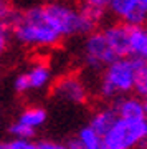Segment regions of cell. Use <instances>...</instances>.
I'll use <instances>...</instances> for the list:
<instances>
[{
  "instance_id": "obj_1",
  "label": "cell",
  "mask_w": 147,
  "mask_h": 149,
  "mask_svg": "<svg viewBox=\"0 0 147 149\" xmlns=\"http://www.w3.org/2000/svg\"><path fill=\"white\" fill-rule=\"evenodd\" d=\"M45 20L56 30L61 38L74 37V35H89L96 32L94 22L84 15L81 7L69 0H51L42 5Z\"/></svg>"
},
{
  "instance_id": "obj_2",
  "label": "cell",
  "mask_w": 147,
  "mask_h": 149,
  "mask_svg": "<svg viewBox=\"0 0 147 149\" xmlns=\"http://www.w3.org/2000/svg\"><path fill=\"white\" fill-rule=\"evenodd\" d=\"M12 35L23 47L53 48L63 38L45 20L42 5L30 7L20 13V18L12 28Z\"/></svg>"
},
{
  "instance_id": "obj_3",
  "label": "cell",
  "mask_w": 147,
  "mask_h": 149,
  "mask_svg": "<svg viewBox=\"0 0 147 149\" xmlns=\"http://www.w3.org/2000/svg\"><path fill=\"white\" fill-rule=\"evenodd\" d=\"M134 58H117L101 71L98 83V96L104 101H116L117 98L134 93Z\"/></svg>"
},
{
  "instance_id": "obj_4",
  "label": "cell",
  "mask_w": 147,
  "mask_h": 149,
  "mask_svg": "<svg viewBox=\"0 0 147 149\" xmlns=\"http://www.w3.org/2000/svg\"><path fill=\"white\" fill-rule=\"evenodd\" d=\"M146 138V119L117 118L109 131L103 136V141H104V149H137Z\"/></svg>"
},
{
  "instance_id": "obj_5",
  "label": "cell",
  "mask_w": 147,
  "mask_h": 149,
  "mask_svg": "<svg viewBox=\"0 0 147 149\" xmlns=\"http://www.w3.org/2000/svg\"><path fill=\"white\" fill-rule=\"evenodd\" d=\"M81 56H83V63L86 65V68L93 71H99V70L103 71L107 65L117 60L103 30H96L84 38Z\"/></svg>"
},
{
  "instance_id": "obj_6",
  "label": "cell",
  "mask_w": 147,
  "mask_h": 149,
  "mask_svg": "<svg viewBox=\"0 0 147 149\" xmlns=\"http://www.w3.org/2000/svg\"><path fill=\"white\" fill-rule=\"evenodd\" d=\"M51 95L60 101L74 104V106H81L86 104L89 100V90L88 85L83 81L81 76L74 73L63 74L61 78H58L51 86Z\"/></svg>"
},
{
  "instance_id": "obj_7",
  "label": "cell",
  "mask_w": 147,
  "mask_h": 149,
  "mask_svg": "<svg viewBox=\"0 0 147 149\" xmlns=\"http://www.w3.org/2000/svg\"><path fill=\"white\" fill-rule=\"evenodd\" d=\"M107 12L119 23H124L127 27H142L147 22L141 0H111Z\"/></svg>"
},
{
  "instance_id": "obj_8",
  "label": "cell",
  "mask_w": 147,
  "mask_h": 149,
  "mask_svg": "<svg viewBox=\"0 0 147 149\" xmlns=\"http://www.w3.org/2000/svg\"><path fill=\"white\" fill-rule=\"evenodd\" d=\"M129 32H131V27L119 23V22L111 23V25L103 28L106 40L111 45L117 58H127L129 56Z\"/></svg>"
},
{
  "instance_id": "obj_9",
  "label": "cell",
  "mask_w": 147,
  "mask_h": 149,
  "mask_svg": "<svg viewBox=\"0 0 147 149\" xmlns=\"http://www.w3.org/2000/svg\"><path fill=\"white\" fill-rule=\"evenodd\" d=\"M112 108L117 118H124V119H144L146 118V103L134 93L117 98L116 101H112Z\"/></svg>"
},
{
  "instance_id": "obj_10",
  "label": "cell",
  "mask_w": 147,
  "mask_h": 149,
  "mask_svg": "<svg viewBox=\"0 0 147 149\" xmlns=\"http://www.w3.org/2000/svg\"><path fill=\"white\" fill-rule=\"evenodd\" d=\"M129 58L147 61V27H131L129 32Z\"/></svg>"
},
{
  "instance_id": "obj_11",
  "label": "cell",
  "mask_w": 147,
  "mask_h": 149,
  "mask_svg": "<svg viewBox=\"0 0 147 149\" xmlns=\"http://www.w3.org/2000/svg\"><path fill=\"white\" fill-rule=\"evenodd\" d=\"M25 73H26V76H28L32 91L45 90V88L50 85V81H51V68H50V65L45 63V61H37V63H33Z\"/></svg>"
},
{
  "instance_id": "obj_12",
  "label": "cell",
  "mask_w": 147,
  "mask_h": 149,
  "mask_svg": "<svg viewBox=\"0 0 147 149\" xmlns=\"http://www.w3.org/2000/svg\"><path fill=\"white\" fill-rule=\"evenodd\" d=\"M116 119H117V114H116L112 104H109V106L98 108V109L93 113V116L89 118V123H88V124L94 129L96 133H99L101 136H104V134L109 131L111 126L116 123Z\"/></svg>"
},
{
  "instance_id": "obj_13",
  "label": "cell",
  "mask_w": 147,
  "mask_h": 149,
  "mask_svg": "<svg viewBox=\"0 0 147 149\" xmlns=\"http://www.w3.org/2000/svg\"><path fill=\"white\" fill-rule=\"evenodd\" d=\"M46 118H48V113H46L45 108H42V106H26L25 109L20 111L17 121L21 123V124H25L26 128L37 131V129H40L43 124L46 123Z\"/></svg>"
},
{
  "instance_id": "obj_14",
  "label": "cell",
  "mask_w": 147,
  "mask_h": 149,
  "mask_svg": "<svg viewBox=\"0 0 147 149\" xmlns=\"http://www.w3.org/2000/svg\"><path fill=\"white\" fill-rule=\"evenodd\" d=\"M76 138L86 149H104V141L99 133H96L89 124H84L78 131Z\"/></svg>"
},
{
  "instance_id": "obj_15",
  "label": "cell",
  "mask_w": 147,
  "mask_h": 149,
  "mask_svg": "<svg viewBox=\"0 0 147 149\" xmlns=\"http://www.w3.org/2000/svg\"><path fill=\"white\" fill-rule=\"evenodd\" d=\"M136 61V74H134V95L146 100L147 98V61Z\"/></svg>"
},
{
  "instance_id": "obj_16",
  "label": "cell",
  "mask_w": 147,
  "mask_h": 149,
  "mask_svg": "<svg viewBox=\"0 0 147 149\" xmlns=\"http://www.w3.org/2000/svg\"><path fill=\"white\" fill-rule=\"evenodd\" d=\"M20 13H21L20 10L13 8L10 3H7L5 0H0V23H5L7 27L12 30L13 25L20 18Z\"/></svg>"
},
{
  "instance_id": "obj_17",
  "label": "cell",
  "mask_w": 147,
  "mask_h": 149,
  "mask_svg": "<svg viewBox=\"0 0 147 149\" xmlns=\"http://www.w3.org/2000/svg\"><path fill=\"white\" fill-rule=\"evenodd\" d=\"M8 133H10V136L13 139H33L35 138V134H37V131H33V129L26 128L25 124L15 121V123H12L10 124Z\"/></svg>"
},
{
  "instance_id": "obj_18",
  "label": "cell",
  "mask_w": 147,
  "mask_h": 149,
  "mask_svg": "<svg viewBox=\"0 0 147 149\" xmlns=\"http://www.w3.org/2000/svg\"><path fill=\"white\" fill-rule=\"evenodd\" d=\"M13 90H15V93H18V95H26L28 91H32L30 81H28V76H26L25 71L15 76V80H13Z\"/></svg>"
},
{
  "instance_id": "obj_19",
  "label": "cell",
  "mask_w": 147,
  "mask_h": 149,
  "mask_svg": "<svg viewBox=\"0 0 147 149\" xmlns=\"http://www.w3.org/2000/svg\"><path fill=\"white\" fill-rule=\"evenodd\" d=\"M8 149H38V143L33 139H8L5 141Z\"/></svg>"
},
{
  "instance_id": "obj_20",
  "label": "cell",
  "mask_w": 147,
  "mask_h": 149,
  "mask_svg": "<svg viewBox=\"0 0 147 149\" xmlns=\"http://www.w3.org/2000/svg\"><path fill=\"white\" fill-rule=\"evenodd\" d=\"M12 30L7 27L5 23H0V56L5 53L7 47H8V38H10Z\"/></svg>"
},
{
  "instance_id": "obj_21",
  "label": "cell",
  "mask_w": 147,
  "mask_h": 149,
  "mask_svg": "<svg viewBox=\"0 0 147 149\" xmlns=\"http://www.w3.org/2000/svg\"><path fill=\"white\" fill-rule=\"evenodd\" d=\"M109 2H111V0H81V3H79V5L89 7V8H96V10H104V12H107Z\"/></svg>"
},
{
  "instance_id": "obj_22",
  "label": "cell",
  "mask_w": 147,
  "mask_h": 149,
  "mask_svg": "<svg viewBox=\"0 0 147 149\" xmlns=\"http://www.w3.org/2000/svg\"><path fill=\"white\" fill-rule=\"evenodd\" d=\"M38 149H68V144L51 141V139H42L38 141Z\"/></svg>"
},
{
  "instance_id": "obj_23",
  "label": "cell",
  "mask_w": 147,
  "mask_h": 149,
  "mask_svg": "<svg viewBox=\"0 0 147 149\" xmlns=\"http://www.w3.org/2000/svg\"><path fill=\"white\" fill-rule=\"evenodd\" d=\"M66 144H68V149H86V148L83 146V144H81V143L78 141V138L69 139V141H68Z\"/></svg>"
},
{
  "instance_id": "obj_24",
  "label": "cell",
  "mask_w": 147,
  "mask_h": 149,
  "mask_svg": "<svg viewBox=\"0 0 147 149\" xmlns=\"http://www.w3.org/2000/svg\"><path fill=\"white\" fill-rule=\"evenodd\" d=\"M141 7H142V10H144V13L147 15V0H141Z\"/></svg>"
},
{
  "instance_id": "obj_25",
  "label": "cell",
  "mask_w": 147,
  "mask_h": 149,
  "mask_svg": "<svg viewBox=\"0 0 147 149\" xmlns=\"http://www.w3.org/2000/svg\"><path fill=\"white\" fill-rule=\"evenodd\" d=\"M144 103H146V118L144 119H146V124H147V98L144 100ZM146 141H147V138H146Z\"/></svg>"
},
{
  "instance_id": "obj_26",
  "label": "cell",
  "mask_w": 147,
  "mask_h": 149,
  "mask_svg": "<svg viewBox=\"0 0 147 149\" xmlns=\"http://www.w3.org/2000/svg\"><path fill=\"white\" fill-rule=\"evenodd\" d=\"M0 149H8V148H7V143H5V141H3V143H0Z\"/></svg>"
}]
</instances>
